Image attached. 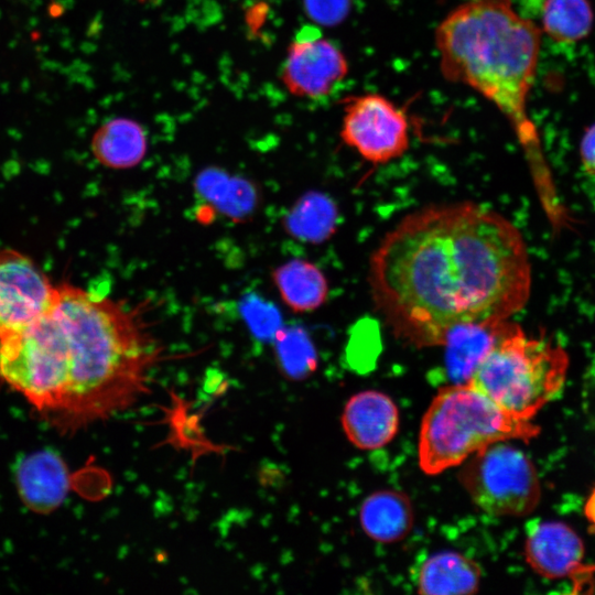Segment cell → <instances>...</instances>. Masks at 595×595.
Masks as SVG:
<instances>
[{
	"instance_id": "cell-1",
	"label": "cell",
	"mask_w": 595,
	"mask_h": 595,
	"mask_svg": "<svg viewBox=\"0 0 595 595\" xmlns=\"http://www.w3.org/2000/svg\"><path fill=\"white\" fill-rule=\"evenodd\" d=\"M368 281L392 334L434 347L459 327L500 323L519 312L530 296L531 267L511 221L458 202L403 217L371 253Z\"/></svg>"
},
{
	"instance_id": "cell-2",
	"label": "cell",
	"mask_w": 595,
	"mask_h": 595,
	"mask_svg": "<svg viewBox=\"0 0 595 595\" xmlns=\"http://www.w3.org/2000/svg\"><path fill=\"white\" fill-rule=\"evenodd\" d=\"M163 351L140 311L64 282L39 318L0 332V381L55 428L74 431L150 393Z\"/></svg>"
},
{
	"instance_id": "cell-3",
	"label": "cell",
	"mask_w": 595,
	"mask_h": 595,
	"mask_svg": "<svg viewBox=\"0 0 595 595\" xmlns=\"http://www.w3.org/2000/svg\"><path fill=\"white\" fill-rule=\"evenodd\" d=\"M540 44L541 29L520 15L511 0H468L435 31L443 76L491 101L529 149L537 147L527 105Z\"/></svg>"
},
{
	"instance_id": "cell-4",
	"label": "cell",
	"mask_w": 595,
	"mask_h": 595,
	"mask_svg": "<svg viewBox=\"0 0 595 595\" xmlns=\"http://www.w3.org/2000/svg\"><path fill=\"white\" fill-rule=\"evenodd\" d=\"M540 432L469 386L441 388L426 409L419 433V465L428 475L461 465L477 451L501 441L529 442Z\"/></svg>"
},
{
	"instance_id": "cell-5",
	"label": "cell",
	"mask_w": 595,
	"mask_h": 595,
	"mask_svg": "<svg viewBox=\"0 0 595 595\" xmlns=\"http://www.w3.org/2000/svg\"><path fill=\"white\" fill-rule=\"evenodd\" d=\"M567 369L562 346L508 320L467 383L507 413L532 420L562 390Z\"/></svg>"
},
{
	"instance_id": "cell-6",
	"label": "cell",
	"mask_w": 595,
	"mask_h": 595,
	"mask_svg": "<svg viewBox=\"0 0 595 595\" xmlns=\"http://www.w3.org/2000/svg\"><path fill=\"white\" fill-rule=\"evenodd\" d=\"M461 465L459 483L486 513L522 517L540 501V480L533 463L506 441L477 451Z\"/></svg>"
},
{
	"instance_id": "cell-7",
	"label": "cell",
	"mask_w": 595,
	"mask_h": 595,
	"mask_svg": "<svg viewBox=\"0 0 595 595\" xmlns=\"http://www.w3.org/2000/svg\"><path fill=\"white\" fill-rule=\"evenodd\" d=\"M344 112L340 137L368 162L385 164L408 150L407 115L386 97L378 94L349 97Z\"/></svg>"
},
{
	"instance_id": "cell-8",
	"label": "cell",
	"mask_w": 595,
	"mask_h": 595,
	"mask_svg": "<svg viewBox=\"0 0 595 595\" xmlns=\"http://www.w3.org/2000/svg\"><path fill=\"white\" fill-rule=\"evenodd\" d=\"M524 556L530 567L548 580L569 578L574 593L595 586V564L584 562L582 539L559 521H534L527 528Z\"/></svg>"
},
{
	"instance_id": "cell-9",
	"label": "cell",
	"mask_w": 595,
	"mask_h": 595,
	"mask_svg": "<svg viewBox=\"0 0 595 595\" xmlns=\"http://www.w3.org/2000/svg\"><path fill=\"white\" fill-rule=\"evenodd\" d=\"M347 73L343 52L323 39L316 28L306 25L291 43L281 75L291 94L318 98L329 94Z\"/></svg>"
},
{
	"instance_id": "cell-10",
	"label": "cell",
	"mask_w": 595,
	"mask_h": 595,
	"mask_svg": "<svg viewBox=\"0 0 595 595\" xmlns=\"http://www.w3.org/2000/svg\"><path fill=\"white\" fill-rule=\"evenodd\" d=\"M56 290L42 269L26 255L0 250V332L17 329L39 318Z\"/></svg>"
},
{
	"instance_id": "cell-11",
	"label": "cell",
	"mask_w": 595,
	"mask_h": 595,
	"mask_svg": "<svg viewBox=\"0 0 595 595\" xmlns=\"http://www.w3.org/2000/svg\"><path fill=\"white\" fill-rule=\"evenodd\" d=\"M399 410L393 400L377 390L360 391L349 398L342 415L347 439L360 450L387 445L399 429Z\"/></svg>"
},
{
	"instance_id": "cell-12",
	"label": "cell",
	"mask_w": 595,
	"mask_h": 595,
	"mask_svg": "<svg viewBox=\"0 0 595 595\" xmlns=\"http://www.w3.org/2000/svg\"><path fill=\"white\" fill-rule=\"evenodd\" d=\"M479 565L455 551H442L425 558L415 572L418 592L425 595H462L477 592Z\"/></svg>"
},
{
	"instance_id": "cell-13",
	"label": "cell",
	"mask_w": 595,
	"mask_h": 595,
	"mask_svg": "<svg viewBox=\"0 0 595 595\" xmlns=\"http://www.w3.org/2000/svg\"><path fill=\"white\" fill-rule=\"evenodd\" d=\"M17 479L26 506L40 512L60 506L67 491L65 465L57 455L50 452L25 457L19 465Z\"/></svg>"
},
{
	"instance_id": "cell-14",
	"label": "cell",
	"mask_w": 595,
	"mask_h": 595,
	"mask_svg": "<svg viewBox=\"0 0 595 595\" xmlns=\"http://www.w3.org/2000/svg\"><path fill=\"white\" fill-rule=\"evenodd\" d=\"M413 507L405 494L394 489L371 493L361 502L359 521L374 541L393 543L404 539L413 527Z\"/></svg>"
},
{
	"instance_id": "cell-15",
	"label": "cell",
	"mask_w": 595,
	"mask_h": 595,
	"mask_svg": "<svg viewBox=\"0 0 595 595\" xmlns=\"http://www.w3.org/2000/svg\"><path fill=\"white\" fill-rule=\"evenodd\" d=\"M91 151L96 160L110 169H129L147 153V137L131 119L116 118L100 126L93 136Z\"/></svg>"
},
{
	"instance_id": "cell-16",
	"label": "cell",
	"mask_w": 595,
	"mask_h": 595,
	"mask_svg": "<svg viewBox=\"0 0 595 595\" xmlns=\"http://www.w3.org/2000/svg\"><path fill=\"white\" fill-rule=\"evenodd\" d=\"M507 321L489 325H467L450 335L443 347L446 348L445 371L451 385L468 382L474 369L495 343Z\"/></svg>"
},
{
	"instance_id": "cell-17",
	"label": "cell",
	"mask_w": 595,
	"mask_h": 595,
	"mask_svg": "<svg viewBox=\"0 0 595 595\" xmlns=\"http://www.w3.org/2000/svg\"><path fill=\"white\" fill-rule=\"evenodd\" d=\"M272 279L282 301L295 313L314 311L327 299L326 278L309 261L290 260L273 271Z\"/></svg>"
},
{
	"instance_id": "cell-18",
	"label": "cell",
	"mask_w": 595,
	"mask_h": 595,
	"mask_svg": "<svg viewBox=\"0 0 595 595\" xmlns=\"http://www.w3.org/2000/svg\"><path fill=\"white\" fill-rule=\"evenodd\" d=\"M594 12L588 0H545L542 30L556 43L574 44L592 31Z\"/></svg>"
},
{
	"instance_id": "cell-19",
	"label": "cell",
	"mask_w": 595,
	"mask_h": 595,
	"mask_svg": "<svg viewBox=\"0 0 595 595\" xmlns=\"http://www.w3.org/2000/svg\"><path fill=\"white\" fill-rule=\"evenodd\" d=\"M337 210L335 204L321 193L303 196L288 215V230L306 241L321 242L335 230Z\"/></svg>"
},
{
	"instance_id": "cell-20",
	"label": "cell",
	"mask_w": 595,
	"mask_h": 595,
	"mask_svg": "<svg viewBox=\"0 0 595 595\" xmlns=\"http://www.w3.org/2000/svg\"><path fill=\"white\" fill-rule=\"evenodd\" d=\"M274 347L278 365L286 378L303 380L316 369L317 355L303 329H279Z\"/></svg>"
},
{
	"instance_id": "cell-21",
	"label": "cell",
	"mask_w": 595,
	"mask_h": 595,
	"mask_svg": "<svg viewBox=\"0 0 595 595\" xmlns=\"http://www.w3.org/2000/svg\"><path fill=\"white\" fill-rule=\"evenodd\" d=\"M244 315L252 333L262 340L273 337L280 327V317L277 310L256 298H248L242 303Z\"/></svg>"
},
{
	"instance_id": "cell-22",
	"label": "cell",
	"mask_w": 595,
	"mask_h": 595,
	"mask_svg": "<svg viewBox=\"0 0 595 595\" xmlns=\"http://www.w3.org/2000/svg\"><path fill=\"white\" fill-rule=\"evenodd\" d=\"M350 0H304L307 15L325 25L340 23L349 13Z\"/></svg>"
},
{
	"instance_id": "cell-23",
	"label": "cell",
	"mask_w": 595,
	"mask_h": 595,
	"mask_svg": "<svg viewBox=\"0 0 595 595\" xmlns=\"http://www.w3.org/2000/svg\"><path fill=\"white\" fill-rule=\"evenodd\" d=\"M582 172L591 185H595V122L588 126L580 144Z\"/></svg>"
},
{
	"instance_id": "cell-24",
	"label": "cell",
	"mask_w": 595,
	"mask_h": 595,
	"mask_svg": "<svg viewBox=\"0 0 595 595\" xmlns=\"http://www.w3.org/2000/svg\"><path fill=\"white\" fill-rule=\"evenodd\" d=\"M584 512L595 531V487L592 489V493L585 504Z\"/></svg>"
}]
</instances>
